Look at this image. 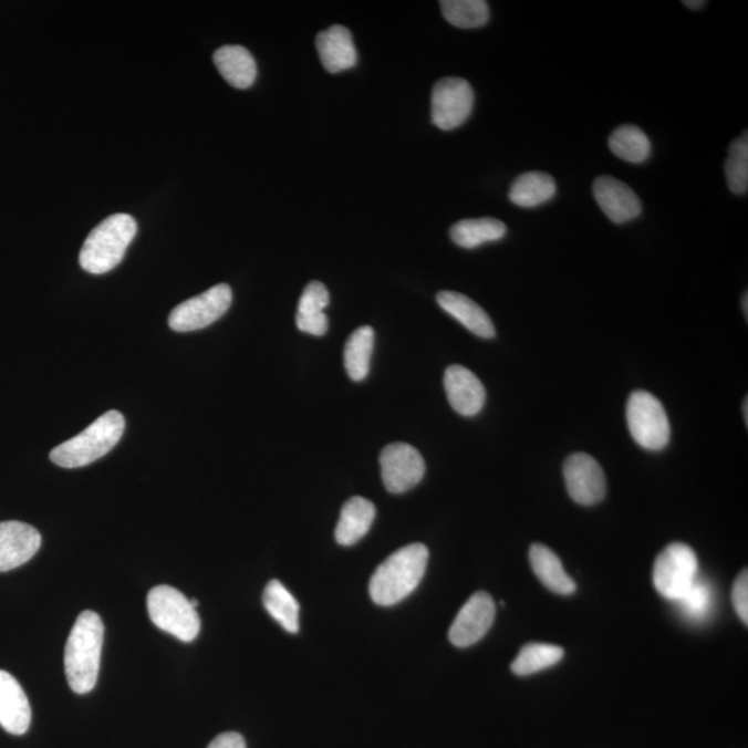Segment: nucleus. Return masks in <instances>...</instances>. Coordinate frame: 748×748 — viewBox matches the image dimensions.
Instances as JSON below:
<instances>
[{"label": "nucleus", "mask_w": 748, "mask_h": 748, "mask_svg": "<svg viewBox=\"0 0 748 748\" xmlns=\"http://www.w3.org/2000/svg\"><path fill=\"white\" fill-rule=\"evenodd\" d=\"M104 625L98 614L86 610L76 619L65 645L64 667L71 690L86 695L95 689L101 669Z\"/></svg>", "instance_id": "nucleus-1"}, {"label": "nucleus", "mask_w": 748, "mask_h": 748, "mask_svg": "<svg viewBox=\"0 0 748 748\" xmlns=\"http://www.w3.org/2000/svg\"><path fill=\"white\" fill-rule=\"evenodd\" d=\"M428 563V549L412 543L383 561L368 584L372 601L378 606H394L419 586Z\"/></svg>", "instance_id": "nucleus-2"}, {"label": "nucleus", "mask_w": 748, "mask_h": 748, "mask_svg": "<svg viewBox=\"0 0 748 748\" xmlns=\"http://www.w3.org/2000/svg\"><path fill=\"white\" fill-rule=\"evenodd\" d=\"M124 430V416L118 411H110L79 436L54 448L51 460L64 469H79L91 465L107 455L120 443Z\"/></svg>", "instance_id": "nucleus-3"}, {"label": "nucleus", "mask_w": 748, "mask_h": 748, "mask_svg": "<svg viewBox=\"0 0 748 748\" xmlns=\"http://www.w3.org/2000/svg\"><path fill=\"white\" fill-rule=\"evenodd\" d=\"M137 224L128 214H114L98 224L87 236L80 252L82 269L93 274L112 271L123 261L135 239Z\"/></svg>", "instance_id": "nucleus-4"}, {"label": "nucleus", "mask_w": 748, "mask_h": 748, "mask_svg": "<svg viewBox=\"0 0 748 748\" xmlns=\"http://www.w3.org/2000/svg\"><path fill=\"white\" fill-rule=\"evenodd\" d=\"M147 612L157 628L181 642H194L201 621L189 599L173 586L158 585L148 592Z\"/></svg>", "instance_id": "nucleus-5"}, {"label": "nucleus", "mask_w": 748, "mask_h": 748, "mask_svg": "<svg viewBox=\"0 0 748 748\" xmlns=\"http://www.w3.org/2000/svg\"><path fill=\"white\" fill-rule=\"evenodd\" d=\"M626 423L632 438L642 448L662 450L671 438V426L664 406L659 399L647 392L631 394L626 404Z\"/></svg>", "instance_id": "nucleus-6"}, {"label": "nucleus", "mask_w": 748, "mask_h": 748, "mask_svg": "<svg viewBox=\"0 0 748 748\" xmlns=\"http://www.w3.org/2000/svg\"><path fill=\"white\" fill-rule=\"evenodd\" d=\"M697 579V555L685 543H671L654 563L653 584L659 595L668 601L678 602Z\"/></svg>", "instance_id": "nucleus-7"}, {"label": "nucleus", "mask_w": 748, "mask_h": 748, "mask_svg": "<svg viewBox=\"0 0 748 748\" xmlns=\"http://www.w3.org/2000/svg\"><path fill=\"white\" fill-rule=\"evenodd\" d=\"M232 299V289L228 284L214 285L176 307L168 318L169 328L175 332L187 333L210 326L228 312Z\"/></svg>", "instance_id": "nucleus-8"}, {"label": "nucleus", "mask_w": 748, "mask_h": 748, "mask_svg": "<svg viewBox=\"0 0 748 748\" xmlns=\"http://www.w3.org/2000/svg\"><path fill=\"white\" fill-rule=\"evenodd\" d=\"M475 106V92L466 80L443 79L433 87L432 120L437 128H459L470 117Z\"/></svg>", "instance_id": "nucleus-9"}, {"label": "nucleus", "mask_w": 748, "mask_h": 748, "mask_svg": "<svg viewBox=\"0 0 748 748\" xmlns=\"http://www.w3.org/2000/svg\"><path fill=\"white\" fill-rule=\"evenodd\" d=\"M381 467L384 487L392 494L415 488L426 472L425 459L409 444L395 443L382 450Z\"/></svg>", "instance_id": "nucleus-10"}, {"label": "nucleus", "mask_w": 748, "mask_h": 748, "mask_svg": "<svg viewBox=\"0 0 748 748\" xmlns=\"http://www.w3.org/2000/svg\"><path fill=\"white\" fill-rule=\"evenodd\" d=\"M565 487L576 503L593 506L602 502L607 492L602 466L588 454L571 455L563 467Z\"/></svg>", "instance_id": "nucleus-11"}, {"label": "nucleus", "mask_w": 748, "mask_h": 748, "mask_svg": "<svg viewBox=\"0 0 748 748\" xmlns=\"http://www.w3.org/2000/svg\"><path fill=\"white\" fill-rule=\"evenodd\" d=\"M497 614L494 599L478 592L460 609L449 630V641L456 647H469L480 642L491 628Z\"/></svg>", "instance_id": "nucleus-12"}, {"label": "nucleus", "mask_w": 748, "mask_h": 748, "mask_svg": "<svg viewBox=\"0 0 748 748\" xmlns=\"http://www.w3.org/2000/svg\"><path fill=\"white\" fill-rule=\"evenodd\" d=\"M41 543L37 528L21 521L0 522V573L25 564L34 558Z\"/></svg>", "instance_id": "nucleus-13"}, {"label": "nucleus", "mask_w": 748, "mask_h": 748, "mask_svg": "<svg viewBox=\"0 0 748 748\" xmlns=\"http://www.w3.org/2000/svg\"><path fill=\"white\" fill-rule=\"evenodd\" d=\"M444 387L450 406L461 416H476L486 405V388L480 378L465 366H449L444 374Z\"/></svg>", "instance_id": "nucleus-14"}, {"label": "nucleus", "mask_w": 748, "mask_h": 748, "mask_svg": "<svg viewBox=\"0 0 748 748\" xmlns=\"http://www.w3.org/2000/svg\"><path fill=\"white\" fill-rule=\"evenodd\" d=\"M599 207L614 224H626L641 216L642 202L635 191L613 176H601L593 184Z\"/></svg>", "instance_id": "nucleus-15"}, {"label": "nucleus", "mask_w": 748, "mask_h": 748, "mask_svg": "<svg viewBox=\"0 0 748 748\" xmlns=\"http://www.w3.org/2000/svg\"><path fill=\"white\" fill-rule=\"evenodd\" d=\"M31 706L23 687L7 671L0 669V726L9 734L24 735L31 725Z\"/></svg>", "instance_id": "nucleus-16"}, {"label": "nucleus", "mask_w": 748, "mask_h": 748, "mask_svg": "<svg viewBox=\"0 0 748 748\" xmlns=\"http://www.w3.org/2000/svg\"><path fill=\"white\" fill-rule=\"evenodd\" d=\"M316 49L323 67L329 73L337 74L355 67L357 54L354 41H352L350 30L343 25H333L319 32Z\"/></svg>", "instance_id": "nucleus-17"}, {"label": "nucleus", "mask_w": 748, "mask_h": 748, "mask_svg": "<svg viewBox=\"0 0 748 748\" xmlns=\"http://www.w3.org/2000/svg\"><path fill=\"white\" fill-rule=\"evenodd\" d=\"M437 302L445 312L478 337L494 339L497 334L491 318L469 297L456 293V291H441L437 294Z\"/></svg>", "instance_id": "nucleus-18"}, {"label": "nucleus", "mask_w": 748, "mask_h": 748, "mask_svg": "<svg viewBox=\"0 0 748 748\" xmlns=\"http://www.w3.org/2000/svg\"><path fill=\"white\" fill-rule=\"evenodd\" d=\"M376 517V508L362 497H354L344 505L341 510L337 527H335V541L341 547H352L366 536Z\"/></svg>", "instance_id": "nucleus-19"}, {"label": "nucleus", "mask_w": 748, "mask_h": 748, "mask_svg": "<svg viewBox=\"0 0 748 748\" xmlns=\"http://www.w3.org/2000/svg\"><path fill=\"white\" fill-rule=\"evenodd\" d=\"M530 563L538 580L549 591L558 595L569 596L576 591L573 579L565 573L558 554L541 543H533L530 548Z\"/></svg>", "instance_id": "nucleus-20"}, {"label": "nucleus", "mask_w": 748, "mask_h": 748, "mask_svg": "<svg viewBox=\"0 0 748 748\" xmlns=\"http://www.w3.org/2000/svg\"><path fill=\"white\" fill-rule=\"evenodd\" d=\"M330 295L324 284L311 282L304 289L297 311L295 323L301 332L321 337L328 333L329 319L323 312L329 305Z\"/></svg>", "instance_id": "nucleus-21"}, {"label": "nucleus", "mask_w": 748, "mask_h": 748, "mask_svg": "<svg viewBox=\"0 0 748 748\" xmlns=\"http://www.w3.org/2000/svg\"><path fill=\"white\" fill-rule=\"evenodd\" d=\"M214 63L229 85L238 90H247L254 84L257 64L246 48L238 45L219 48L214 53Z\"/></svg>", "instance_id": "nucleus-22"}, {"label": "nucleus", "mask_w": 748, "mask_h": 748, "mask_svg": "<svg viewBox=\"0 0 748 748\" xmlns=\"http://www.w3.org/2000/svg\"><path fill=\"white\" fill-rule=\"evenodd\" d=\"M555 195V181L549 174L531 170L519 176L510 187L509 199L513 205L522 208H533L549 200Z\"/></svg>", "instance_id": "nucleus-23"}, {"label": "nucleus", "mask_w": 748, "mask_h": 748, "mask_svg": "<svg viewBox=\"0 0 748 748\" xmlns=\"http://www.w3.org/2000/svg\"><path fill=\"white\" fill-rule=\"evenodd\" d=\"M508 228L499 219L478 218L464 219L450 228V239L455 245L464 249H476L491 241H498L505 238Z\"/></svg>", "instance_id": "nucleus-24"}, {"label": "nucleus", "mask_w": 748, "mask_h": 748, "mask_svg": "<svg viewBox=\"0 0 748 748\" xmlns=\"http://www.w3.org/2000/svg\"><path fill=\"white\" fill-rule=\"evenodd\" d=\"M263 606L277 620L283 630L297 634L300 630V606L282 582L273 580L263 591Z\"/></svg>", "instance_id": "nucleus-25"}, {"label": "nucleus", "mask_w": 748, "mask_h": 748, "mask_svg": "<svg viewBox=\"0 0 748 748\" xmlns=\"http://www.w3.org/2000/svg\"><path fill=\"white\" fill-rule=\"evenodd\" d=\"M374 332L371 326L356 329L345 344L344 365L351 381H365L371 368Z\"/></svg>", "instance_id": "nucleus-26"}, {"label": "nucleus", "mask_w": 748, "mask_h": 748, "mask_svg": "<svg viewBox=\"0 0 748 748\" xmlns=\"http://www.w3.org/2000/svg\"><path fill=\"white\" fill-rule=\"evenodd\" d=\"M609 147L615 156L626 163H645L652 154V143L640 126L623 125L610 136Z\"/></svg>", "instance_id": "nucleus-27"}, {"label": "nucleus", "mask_w": 748, "mask_h": 748, "mask_svg": "<svg viewBox=\"0 0 748 748\" xmlns=\"http://www.w3.org/2000/svg\"><path fill=\"white\" fill-rule=\"evenodd\" d=\"M564 657L563 648L547 643H530L521 648L511 664L516 675L527 676L539 673L558 664Z\"/></svg>", "instance_id": "nucleus-28"}, {"label": "nucleus", "mask_w": 748, "mask_h": 748, "mask_svg": "<svg viewBox=\"0 0 748 748\" xmlns=\"http://www.w3.org/2000/svg\"><path fill=\"white\" fill-rule=\"evenodd\" d=\"M441 10L445 20L458 29H480L489 20V7L484 0H444Z\"/></svg>", "instance_id": "nucleus-29"}, {"label": "nucleus", "mask_w": 748, "mask_h": 748, "mask_svg": "<svg viewBox=\"0 0 748 748\" xmlns=\"http://www.w3.org/2000/svg\"><path fill=\"white\" fill-rule=\"evenodd\" d=\"M681 613L692 623H703L711 615L714 609V592L708 582L697 579L689 591L679 599Z\"/></svg>", "instance_id": "nucleus-30"}, {"label": "nucleus", "mask_w": 748, "mask_h": 748, "mask_svg": "<svg viewBox=\"0 0 748 748\" xmlns=\"http://www.w3.org/2000/svg\"><path fill=\"white\" fill-rule=\"evenodd\" d=\"M726 181L736 195H745L748 189V136L745 135L731 143L725 163Z\"/></svg>", "instance_id": "nucleus-31"}, {"label": "nucleus", "mask_w": 748, "mask_h": 748, "mask_svg": "<svg viewBox=\"0 0 748 748\" xmlns=\"http://www.w3.org/2000/svg\"><path fill=\"white\" fill-rule=\"evenodd\" d=\"M731 601H734V606L739 619L748 624V574L747 570L737 576L734 585V591H731Z\"/></svg>", "instance_id": "nucleus-32"}, {"label": "nucleus", "mask_w": 748, "mask_h": 748, "mask_svg": "<svg viewBox=\"0 0 748 748\" xmlns=\"http://www.w3.org/2000/svg\"><path fill=\"white\" fill-rule=\"evenodd\" d=\"M208 748H247V746L243 736L236 731H227L216 737Z\"/></svg>", "instance_id": "nucleus-33"}, {"label": "nucleus", "mask_w": 748, "mask_h": 748, "mask_svg": "<svg viewBox=\"0 0 748 748\" xmlns=\"http://www.w3.org/2000/svg\"><path fill=\"white\" fill-rule=\"evenodd\" d=\"M684 4H685L686 8L697 10V9H702L704 7V4H706V2H702V0H698V2H697V0H689V2H684Z\"/></svg>", "instance_id": "nucleus-34"}, {"label": "nucleus", "mask_w": 748, "mask_h": 748, "mask_svg": "<svg viewBox=\"0 0 748 748\" xmlns=\"http://www.w3.org/2000/svg\"><path fill=\"white\" fill-rule=\"evenodd\" d=\"M747 301H748V295H747V293H745V295H742V308H745L746 319H747V315H748V307H747L748 302Z\"/></svg>", "instance_id": "nucleus-35"}, {"label": "nucleus", "mask_w": 748, "mask_h": 748, "mask_svg": "<svg viewBox=\"0 0 748 748\" xmlns=\"http://www.w3.org/2000/svg\"><path fill=\"white\" fill-rule=\"evenodd\" d=\"M747 401L748 399L746 398L745 405H742V408H745V420H746V423H748V403H747Z\"/></svg>", "instance_id": "nucleus-36"}, {"label": "nucleus", "mask_w": 748, "mask_h": 748, "mask_svg": "<svg viewBox=\"0 0 748 748\" xmlns=\"http://www.w3.org/2000/svg\"><path fill=\"white\" fill-rule=\"evenodd\" d=\"M191 606L195 609L199 607V602L196 601V599H189Z\"/></svg>", "instance_id": "nucleus-37"}]
</instances>
